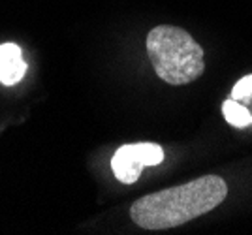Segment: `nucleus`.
Instances as JSON below:
<instances>
[{
    "mask_svg": "<svg viewBox=\"0 0 252 235\" xmlns=\"http://www.w3.org/2000/svg\"><path fill=\"white\" fill-rule=\"evenodd\" d=\"M228 194V186L219 175L166 188L139 198L130 207V216L143 230H168L219 207Z\"/></svg>",
    "mask_w": 252,
    "mask_h": 235,
    "instance_id": "nucleus-1",
    "label": "nucleus"
},
{
    "mask_svg": "<svg viewBox=\"0 0 252 235\" xmlns=\"http://www.w3.org/2000/svg\"><path fill=\"white\" fill-rule=\"evenodd\" d=\"M147 53L157 75L168 85H189L203 70V49L187 30L160 25L147 36Z\"/></svg>",
    "mask_w": 252,
    "mask_h": 235,
    "instance_id": "nucleus-2",
    "label": "nucleus"
},
{
    "mask_svg": "<svg viewBox=\"0 0 252 235\" xmlns=\"http://www.w3.org/2000/svg\"><path fill=\"white\" fill-rule=\"evenodd\" d=\"M162 160L164 150L157 143H130L117 149L111 158V170L121 182L132 184L147 166H158Z\"/></svg>",
    "mask_w": 252,
    "mask_h": 235,
    "instance_id": "nucleus-3",
    "label": "nucleus"
},
{
    "mask_svg": "<svg viewBox=\"0 0 252 235\" xmlns=\"http://www.w3.org/2000/svg\"><path fill=\"white\" fill-rule=\"evenodd\" d=\"M27 74V62L23 59V51L15 43L0 45V83L15 85Z\"/></svg>",
    "mask_w": 252,
    "mask_h": 235,
    "instance_id": "nucleus-4",
    "label": "nucleus"
},
{
    "mask_svg": "<svg viewBox=\"0 0 252 235\" xmlns=\"http://www.w3.org/2000/svg\"><path fill=\"white\" fill-rule=\"evenodd\" d=\"M222 113H224V118L230 122L231 126H235V128H247V126L252 124L251 111L243 106L241 102H237L233 98H228L222 104Z\"/></svg>",
    "mask_w": 252,
    "mask_h": 235,
    "instance_id": "nucleus-5",
    "label": "nucleus"
},
{
    "mask_svg": "<svg viewBox=\"0 0 252 235\" xmlns=\"http://www.w3.org/2000/svg\"><path fill=\"white\" fill-rule=\"evenodd\" d=\"M237 102H251L252 100V74L245 75L243 79H239L235 87L231 88V96Z\"/></svg>",
    "mask_w": 252,
    "mask_h": 235,
    "instance_id": "nucleus-6",
    "label": "nucleus"
}]
</instances>
